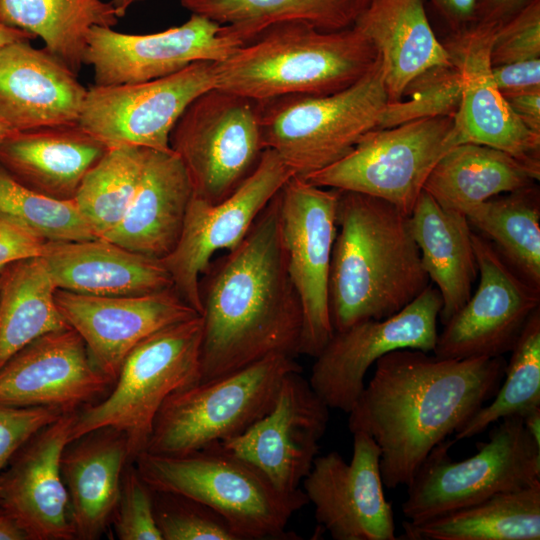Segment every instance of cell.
I'll use <instances>...</instances> for the list:
<instances>
[{
  "mask_svg": "<svg viewBox=\"0 0 540 540\" xmlns=\"http://www.w3.org/2000/svg\"><path fill=\"white\" fill-rule=\"evenodd\" d=\"M76 411L62 413L28 439L0 477V509L28 540L75 539L61 458Z\"/></svg>",
  "mask_w": 540,
  "mask_h": 540,
  "instance_id": "obj_21",
  "label": "cell"
},
{
  "mask_svg": "<svg viewBox=\"0 0 540 540\" xmlns=\"http://www.w3.org/2000/svg\"><path fill=\"white\" fill-rule=\"evenodd\" d=\"M200 381L273 354L299 355L303 313L283 247L279 192L243 240L211 260L199 279Z\"/></svg>",
  "mask_w": 540,
  "mask_h": 540,
  "instance_id": "obj_2",
  "label": "cell"
},
{
  "mask_svg": "<svg viewBox=\"0 0 540 540\" xmlns=\"http://www.w3.org/2000/svg\"><path fill=\"white\" fill-rule=\"evenodd\" d=\"M215 87V62L197 61L154 80L87 89L78 124L108 148L170 151V133L189 104Z\"/></svg>",
  "mask_w": 540,
  "mask_h": 540,
  "instance_id": "obj_13",
  "label": "cell"
},
{
  "mask_svg": "<svg viewBox=\"0 0 540 540\" xmlns=\"http://www.w3.org/2000/svg\"><path fill=\"white\" fill-rule=\"evenodd\" d=\"M154 512L162 540H240L221 514L183 495L154 491Z\"/></svg>",
  "mask_w": 540,
  "mask_h": 540,
  "instance_id": "obj_41",
  "label": "cell"
},
{
  "mask_svg": "<svg viewBox=\"0 0 540 540\" xmlns=\"http://www.w3.org/2000/svg\"><path fill=\"white\" fill-rule=\"evenodd\" d=\"M33 38L32 35L23 30L11 28L0 23V48L9 43L23 40L29 41Z\"/></svg>",
  "mask_w": 540,
  "mask_h": 540,
  "instance_id": "obj_51",
  "label": "cell"
},
{
  "mask_svg": "<svg viewBox=\"0 0 540 540\" xmlns=\"http://www.w3.org/2000/svg\"><path fill=\"white\" fill-rule=\"evenodd\" d=\"M379 446L369 435L353 434L346 462L336 451L317 455L303 479L317 523L335 540H395L391 503L380 473Z\"/></svg>",
  "mask_w": 540,
  "mask_h": 540,
  "instance_id": "obj_18",
  "label": "cell"
},
{
  "mask_svg": "<svg viewBox=\"0 0 540 540\" xmlns=\"http://www.w3.org/2000/svg\"><path fill=\"white\" fill-rule=\"evenodd\" d=\"M459 144L454 116L373 129L342 159L302 179L383 199L409 216L435 165Z\"/></svg>",
  "mask_w": 540,
  "mask_h": 540,
  "instance_id": "obj_10",
  "label": "cell"
},
{
  "mask_svg": "<svg viewBox=\"0 0 540 540\" xmlns=\"http://www.w3.org/2000/svg\"><path fill=\"white\" fill-rule=\"evenodd\" d=\"M506 363L504 383L456 433L455 441L476 436L509 416L540 408V307L529 317Z\"/></svg>",
  "mask_w": 540,
  "mask_h": 540,
  "instance_id": "obj_38",
  "label": "cell"
},
{
  "mask_svg": "<svg viewBox=\"0 0 540 540\" xmlns=\"http://www.w3.org/2000/svg\"><path fill=\"white\" fill-rule=\"evenodd\" d=\"M55 301L94 364L113 383L127 355L142 340L200 315L173 288L137 296H93L56 289Z\"/></svg>",
  "mask_w": 540,
  "mask_h": 540,
  "instance_id": "obj_23",
  "label": "cell"
},
{
  "mask_svg": "<svg viewBox=\"0 0 540 540\" xmlns=\"http://www.w3.org/2000/svg\"><path fill=\"white\" fill-rule=\"evenodd\" d=\"M428 285L408 216L383 199L339 190L328 284L333 330L390 317Z\"/></svg>",
  "mask_w": 540,
  "mask_h": 540,
  "instance_id": "obj_3",
  "label": "cell"
},
{
  "mask_svg": "<svg viewBox=\"0 0 540 540\" xmlns=\"http://www.w3.org/2000/svg\"><path fill=\"white\" fill-rule=\"evenodd\" d=\"M112 383L79 334L67 327L36 338L1 367L0 405L72 412Z\"/></svg>",
  "mask_w": 540,
  "mask_h": 540,
  "instance_id": "obj_22",
  "label": "cell"
},
{
  "mask_svg": "<svg viewBox=\"0 0 540 540\" xmlns=\"http://www.w3.org/2000/svg\"><path fill=\"white\" fill-rule=\"evenodd\" d=\"M293 371H302L294 357L273 354L175 391L159 409L145 451L180 455L242 434L271 410Z\"/></svg>",
  "mask_w": 540,
  "mask_h": 540,
  "instance_id": "obj_8",
  "label": "cell"
},
{
  "mask_svg": "<svg viewBox=\"0 0 540 540\" xmlns=\"http://www.w3.org/2000/svg\"><path fill=\"white\" fill-rule=\"evenodd\" d=\"M115 8L103 0H0V23L39 37L45 50L76 74L84 64L94 26L118 23Z\"/></svg>",
  "mask_w": 540,
  "mask_h": 540,
  "instance_id": "obj_34",
  "label": "cell"
},
{
  "mask_svg": "<svg viewBox=\"0 0 540 540\" xmlns=\"http://www.w3.org/2000/svg\"><path fill=\"white\" fill-rule=\"evenodd\" d=\"M0 213L46 241H83L97 238L73 199H56L28 188L1 166Z\"/></svg>",
  "mask_w": 540,
  "mask_h": 540,
  "instance_id": "obj_39",
  "label": "cell"
},
{
  "mask_svg": "<svg viewBox=\"0 0 540 540\" xmlns=\"http://www.w3.org/2000/svg\"><path fill=\"white\" fill-rule=\"evenodd\" d=\"M441 309L438 289L428 285L390 317L334 331L315 357L308 380L311 387L330 409L348 413L365 387L366 372L379 358L403 348L434 351Z\"/></svg>",
  "mask_w": 540,
  "mask_h": 540,
  "instance_id": "obj_14",
  "label": "cell"
},
{
  "mask_svg": "<svg viewBox=\"0 0 540 540\" xmlns=\"http://www.w3.org/2000/svg\"><path fill=\"white\" fill-rule=\"evenodd\" d=\"M242 44L225 35L220 24L191 14L180 26L150 34L94 26L84 63L93 68L94 85L133 84L176 73L197 61H221Z\"/></svg>",
  "mask_w": 540,
  "mask_h": 540,
  "instance_id": "obj_17",
  "label": "cell"
},
{
  "mask_svg": "<svg viewBox=\"0 0 540 540\" xmlns=\"http://www.w3.org/2000/svg\"><path fill=\"white\" fill-rule=\"evenodd\" d=\"M56 289L42 257L0 271V369L36 338L69 327L57 307Z\"/></svg>",
  "mask_w": 540,
  "mask_h": 540,
  "instance_id": "obj_35",
  "label": "cell"
},
{
  "mask_svg": "<svg viewBox=\"0 0 540 540\" xmlns=\"http://www.w3.org/2000/svg\"><path fill=\"white\" fill-rule=\"evenodd\" d=\"M539 179L540 174L506 152L462 143L438 161L423 190L444 209L465 215L476 205L535 185Z\"/></svg>",
  "mask_w": 540,
  "mask_h": 540,
  "instance_id": "obj_31",
  "label": "cell"
},
{
  "mask_svg": "<svg viewBox=\"0 0 540 540\" xmlns=\"http://www.w3.org/2000/svg\"><path fill=\"white\" fill-rule=\"evenodd\" d=\"M388 102L381 57L349 87L327 95L257 102L262 141L294 176L304 178L346 156L377 129Z\"/></svg>",
  "mask_w": 540,
  "mask_h": 540,
  "instance_id": "obj_6",
  "label": "cell"
},
{
  "mask_svg": "<svg viewBox=\"0 0 540 540\" xmlns=\"http://www.w3.org/2000/svg\"><path fill=\"white\" fill-rule=\"evenodd\" d=\"M498 27L474 23L443 43L462 80L455 124L462 143L501 150L540 174V134L518 119L493 79L490 51Z\"/></svg>",
  "mask_w": 540,
  "mask_h": 540,
  "instance_id": "obj_20",
  "label": "cell"
},
{
  "mask_svg": "<svg viewBox=\"0 0 540 540\" xmlns=\"http://www.w3.org/2000/svg\"><path fill=\"white\" fill-rule=\"evenodd\" d=\"M532 0H479L475 23L500 26Z\"/></svg>",
  "mask_w": 540,
  "mask_h": 540,
  "instance_id": "obj_49",
  "label": "cell"
},
{
  "mask_svg": "<svg viewBox=\"0 0 540 540\" xmlns=\"http://www.w3.org/2000/svg\"><path fill=\"white\" fill-rule=\"evenodd\" d=\"M498 422L489 441L478 444V452L465 460L450 458L455 440L446 439L430 451L406 485L402 512L407 521H424L540 481V444L523 417Z\"/></svg>",
  "mask_w": 540,
  "mask_h": 540,
  "instance_id": "obj_9",
  "label": "cell"
},
{
  "mask_svg": "<svg viewBox=\"0 0 540 540\" xmlns=\"http://www.w3.org/2000/svg\"><path fill=\"white\" fill-rule=\"evenodd\" d=\"M348 428L375 441L388 489L407 485L430 451L493 397L505 373L500 357L440 358L403 348L375 362Z\"/></svg>",
  "mask_w": 540,
  "mask_h": 540,
  "instance_id": "obj_1",
  "label": "cell"
},
{
  "mask_svg": "<svg viewBox=\"0 0 540 540\" xmlns=\"http://www.w3.org/2000/svg\"><path fill=\"white\" fill-rule=\"evenodd\" d=\"M465 216L520 278L540 289V194L536 184L495 196Z\"/></svg>",
  "mask_w": 540,
  "mask_h": 540,
  "instance_id": "obj_36",
  "label": "cell"
},
{
  "mask_svg": "<svg viewBox=\"0 0 540 540\" xmlns=\"http://www.w3.org/2000/svg\"><path fill=\"white\" fill-rule=\"evenodd\" d=\"M146 148L110 147L86 173L75 194L76 206L97 238L124 218L136 192Z\"/></svg>",
  "mask_w": 540,
  "mask_h": 540,
  "instance_id": "obj_37",
  "label": "cell"
},
{
  "mask_svg": "<svg viewBox=\"0 0 540 540\" xmlns=\"http://www.w3.org/2000/svg\"><path fill=\"white\" fill-rule=\"evenodd\" d=\"M15 130L0 117V144Z\"/></svg>",
  "mask_w": 540,
  "mask_h": 540,
  "instance_id": "obj_54",
  "label": "cell"
},
{
  "mask_svg": "<svg viewBox=\"0 0 540 540\" xmlns=\"http://www.w3.org/2000/svg\"><path fill=\"white\" fill-rule=\"evenodd\" d=\"M57 289L93 296H137L173 288L160 259L103 238L48 241L42 256Z\"/></svg>",
  "mask_w": 540,
  "mask_h": 540,
  "instance_id": "obj_26",
  "label": "cell"
},
{
  "mask_svg": "<svg viewBox=\"0 0 540 540\" xmlns=\"http://www.w3.org/2000/svg\"><path fill=\"white\" fill-rule=\"evenodd\" d=\"M87 88L62 61L28 40L0 48V117L15 131L78 123Z\"/></svg>",
  "mask_w": 540,
  "mask_h": 540,
  "instance_id": "obj_24",
  "label": "cell"
},
{
  "mask_svg": "<svg viewBox=\"0 0 540 540\" xmlns=\"http://www.w3.org/2000/svg\"><path fill=\"white\" fill-rule=\"evenodd\" d=\"M47 242L0 213V271L14 262L42 257Z\"/></svg>",
  "mask_w": 540,
  "mask_h": 540,
  "instance_id": "obj_45",
  "label": "cell"
},
{
  "mask_svg": "<svg viewBox=\"0 0 540 540\" xmlns=\"http://www.w3.org/2000/svg\"><path fill=\"white\" fill-rule=\"evenodd\" d=\"M403 528L408 540H539L540 481Z\"/></svg>",
  "mask_w": 540,
  "mask_h": 540,
  "instance_id": "obj_32",
  "label": "cell"
},
{
  "mask_svg": "<svg viewBox=\"0 0 540 540\" xmlns=\"http://www.w3.org/2000/svg\"><path fill=\"white\" fill-rule=\"evenodd\" d=\"M157 492L183 495L221 514L240 540L279 539L305 492L277 489L255 466L218 443L180 455L140 453L133 461Z\"/></svg>",
  "mask_w": 540,
  "mask_h": 540,
  "instance_id": "obj_5",
  "label": "cell"
},
{
  "mask_svg": "<svg viewBox=\"0 0 540 540\" xmlns=\"http://www.w3.org/2000/svg\"><path fill=\"white\" fill-rule=\"evenodd\" d=\"M540 58V0H532L495 33L492 66Z\"/></svg>",
  "mask_w": 540,
  "mask_h": 540,
  "instance_id": "obj_43",
  "label": "cell"
},
{
  "mask_svg": "<svg viewBox=\"0 0 540 540\" xmlns=\"http://www.w3.org/2000/svg\"><path fill=\"white\" fill-rule=\"evenodd\" d=\"M139 0H110V3L115 8L119 18L123 17L127 10Z\"/></svg>",
  "mask_w": 540,
  "mask_h": 540,
  "instance_id": "obj_53",
  "label": "cell"
},
{
  "mask_svg": "<svg viewBox=\"0 0 540 540\" xmlns=\"http://www.w3.org/2000/svg\"><path fill=\"white\" fill-rule=\"evenodd\" d=\"M302 371L282 380L271 410L242 434L219 442L226 451L259 469L280 491L293 492L310 472L329 407Z\"/></svg>",
  "mask_w": 540,
  "mask_h": 540,
  "instance_id": "obj_19",
  "label": "cell"
},
{
  "mask_svg": "<svg viewBox=\"0 0 540 540\" xmlns=\"http://www.w3.org/2000/svg\"><path fill=\"white\" fill-rule=\"evenodd\" d=\"M338 197L339 190L315 186L297 176L279 191L287 268L303 313L299 354L314 358L334 333L328 284Z\"/></svg>",
  "mask_w": 540,
  "mask_h": 540,
  "instance_id": "obj_12",
  "label": "cell"
},
{
  "mask_svg": "<svg viewBox=\"0 0 540 540\" xmlns=\"http://www.w3.org/2000/svg\"><path fill=\"white\" fill-rule=\"evenodd\" d=\"M192 197V185L180 158L172 150L146 148L130 206L120 224L103 239L161 260L180 238Z\"/></svg>",
  "mask_w": 540,
  "mask_h": 540,
  "instance_id": "obj_25",
  "label": "cell"
},
{
  "mask_svg": "<svg viewBox=\"0 0 540 540\" xmlns=\"http://www.w3.org/2000/svg\"><path fill=\"white\" fill-rule=\"evenodd\" d=\"M492 74L502 94L540 89V58L492 66Z\"/></svg>",
  "mask_w": 540,
  "mask_h": 540,
  "instance_id": "obj_46",
  "label": "cell"
},
{
  "mask_svg": "<svg viewBox=\"0 0 540 540\" xmlns=\"http://www.w3.org/2000/svg\"><path fill=\"white\" fill-rule=\"evenodd\" d=\"M294 176L279 155L265 149L256 170L230 196L217 204L192 197L180 238L163 259L173 289L199 314V279L214 254L231 250L246 236L254 221Z\"/></svg>",
  "mask_w": 540,
  "mask_h": 540,
  "instance_id": "obj_15",
  "label": "cell"
},
{
  "mask_svg": "<svg viewBox=\"0 0 540 540\" xmlns=\"http://www.w3.org/2000/svg\"><path fill=\"white\" fill-rule=\"evenodd\" d=\"M112 523L121 540H162L154 512V491L135 465H128L124 471Z\"/></svg>",
  "mask_w": 540,
  "mask_h": 540,
  "instance_id": "obj_42",
  "label": "cell"
},
{
  "mask_svg": "<svg viewBox=\"0 0 540 540\" xmlns=\"http://www.w3.org/2000/svg\"><path fill=\"white\" fill-rule=\"evenodd\" d=\"M353 27L381 57L388 102L401 100L407 85L425 70L453 64L423 0H372Z\"/></svg>",
  "mask_w": 540,
  "mask_h": 540,
  "instance_id": "obj_29",
  "label": "cell"
},
{
  "mask_svg": "<svg viewBox=\"0 0 540 540\" xmlns=\"http://www.w3.org/2000/svg\"><path fill=\"white\" fill-rule=\"evenodd\" d=\"M0 540H28L16 522L0 509Z\"/></svg>",
  "mask_w": 540,
  "mask_h": 540,
  "instance_id": "obj_50",
  "label": "cell"
},
{
  "mask_svg": "<svg viewBox=\"0 0 540 540\" xmlns=\"http://www.w3.org/2000/svg\"><path fill=\"white\" fill-rule=\"evenodd\" d=\"M462 97V80L454 65L429 68L415 77L402 99L387 102L377 129L391 128L414 120L455 116Z\"/></svg>",
  "mask_w": 540,
  "mask_h": 540,
  "instance_id": "obj_40",
  "label": "cell"
},
{
  "mask_svg": "<svg viewBox=\"0 0 540 540\" xmlns=\"http://www.w3.org/2000/svg\"><path fill=\"white\" fill-rule=\"evenodd\" d=\"M202 337L203 319L197 315L142 340L125 358L111 393L76 411L70 442L91 431L112 428L125 435L133 462L146 450L164 401L200 381Z\"/></svg>",
  "mask_w": 540,
  "mask_h": 540,
  "instance_id": "obj_7",
  "label": "cell"
},
{
  "mask_svg": "<svg viewBox=\"0 0 540 540\" xmlns=\"http://www.w3.org/2000/svg\"><path fill=\"white\" fill-rule=\"evenodd\" d=\"M518 119L531 131L540 134V89L503 94Z\"/></svg>",
  "mask_w": 540,
  "mask_h": 540,
  "instance_id": "obj_48",
  "label": "cell"
},
{
  "mask_svg": "<svg viewBox=\"0 0 540 540\" xmlns=\"http://www.w3.org/2000/svg\"><path fill=\"white\" fill-rule=\"evenodd\" d=\"M451 33L461 32L476 21L479 0H430Z\"/></svg>",
  "mask_w": 540,
  "mask_h": 540,
  "instance_id": "obj_47",
  "label": "cell"
},
{
  "mask_svg": "<svg viewBox=\"0 0 540 540\" xmlns=\"http://www.w3.org/2000/svg\"><path fill=\"white\" fill-rule=\"evenodd\" d=\"M193 196L217 204L256 170L263 145L257 102L212 88L185 109L169 138Z\"/></svg>",
  "mask_w": 540,
  "mask_h": 540,
  "instance_id": "obj_11",
  "label": "cell"
},
{
  "mask_svg": "<svg viewBox=\"0 0 540 540\" xmlns=\"http://www.w3.org/2000/svg\"><path fill=\"white\" fill-rule=\"evenodd\" d=\"M471 240L480 282L438 334L433 353L440 358H492L510 352L540 307V289L520 278L485 237L471 231Z\"/></svg>",
  "mask_w": 540,
  "mask_h": 540,
  "instance_id": "obj_16",
  "label": "cell"
},
{
  "mask_svg": "<svg viewBox=\"0 0 540 540\" xmlns=\"http://www.w3.org/2000/svg\"><path fill=\"white\" fill-rule=\"evenodd\" d=\"M377 58L375 46L355 27L325 32L286 22L215 62V87L255 102L327 95L354 84Z\"/></svg>",
  "mask_w": 540,
  "mask_h": 540,
  "instance_id": "obj_4",
  "label": "cell"
},
{
  "mask_svg": "<svg viewBox=\"0 0 540 540\" xmlns=\"http://www.w3.org/2000/svg\"><path fill=\"white\" fill-rule=\"evenodd\" d=\"M408 220L424 270L440 293L445 324L469 300L477 276L472 230L465 215L444 209L424 190Z\"/></svg>",
  "mask_w": 540,
  "mask_h": 540,
  "instance_id": "obj_30",
  "label": "cell"
},
{
  "mask_svg": "<svg viewBox=\"0 0 540 540\" xmlns=\"http://www.w3.org/2000/svg\"><path fill=\"white\" fill-rule=\"evenodd\" d=\"M523 422L530 435L540 444V408L523 416Z\"/></svg>",
  "mask_w": 540,
  "mask_h": 540,
  "instance_id": "obj_52",
  "label": "cell"
},
{
  "mask_svg": "<svg viewBox=\"0 0 540 540\" xmlns=\"http://www.w3.org/2000/svg\"><path fill=\"white\" fill-rule=\"evenodd\" d=\"M107 150L78 123L14 131L0 144V166L28 188L70 200Z\"/></svg>",
  "mask_w": 540,
  "mask_h": 540,
  "instance_id": "obj_27",
  "label": "cell"
},
{
  "mask_svg": "<svg viewBox=\"0 0 540 540\" xmlns=\"http://www.w3.org/2000/svg\"><path fill=\"white\" fill-rule=\"evenodd\" d=\"M62 413L48 407L0 405V477L17 450Z\"/></svg>",
  "mask_w": 540,
  "mask_h": 540,
  "instance_id": "obj_44",
  "label": "cell"
},
{
  "mask_svg": "<svg viewBox=\"0 0 540 540\" xmlns=\"http://www.w3.org/2000/svg\"><path fill=\"white\" fill-rule=\"evenodd\" d=\"M130 462L125 435L112 428L91 431L66 446L61 473L75 539L95 540L105 532L119 500L125 466Z\"/></svg>",
  "mask_w": 540,
  "mask_h": 540,
  "instance_id": "obj_28",
  "label": "cell"
},
{
  "mask_svg": "<svg viewBox=\"0 0 540 540\" xmlns=\"http://www.w3.org/2000/svg\"><path fill=\"white\" fill-rule=\"evenodd\" d=\"M372 0H180L191 12L221 25V31L247 43L265 29L298 22L325 32L353 27Z\"/></svg>",
  "mask_w": 540,
  "mask_h": 540,
  "instance_id": "obj_33",
  "label": "cell"
}]
</instances>
